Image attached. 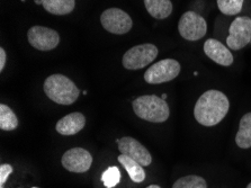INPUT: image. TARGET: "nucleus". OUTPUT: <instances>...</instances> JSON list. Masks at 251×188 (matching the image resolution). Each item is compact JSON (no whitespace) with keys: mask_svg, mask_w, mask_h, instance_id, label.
I'll return each mask as SVG.
<instances>
[{"mask_svg":"<svg viewBox=\"0 0 251 188\" xmlns=\"http://www.w3.org/2000/svg\"><path fill=\"white\" fill-rule=\"evenodd\" d=\"M229 108L230 103L226 95L219 90H208L197 101L194 116L201 125L214 126L226 117Z\"/></svg>","mask_w":251,"mask_h":188,"instance_id":"obj_1","label":"nucleus"},{"mask_svg":"<svg viewBox=\"0 0 251 188\" xmlns=\"http://www.w3.org/2000/svg\"><path fill=\"white\" fill-rule=\"evenodd\" d=\"M44 93L60 105H71L79 97V89L75 82L63 75H52L44 82Z\"/></svg>","mask_w":251,"mask_h":188,"instance_id":"obj_2","label":"nucleus"},{"mask_svg":"<svg viewBox=\"0 0 251 188\" xmlns=\"http://www.w3.org/2000/svg\"><path fill=\"white\" fill-rule=\"evenodd\" d=\"M133 110L140 118L152 123H162L169 118L168 104L155 95H144L133 102Z\"/></svg>","mask_w":251,"mask_h":188,"instance_id":"obj_3","label":"nucleus"},{"mask_svg":"<svg viewBox=\"0 0 251 188\" xmlns=\"http://www.w3.org/2000/svg\"><path fill=\"white\" fill-rule=\"evenodd\" d=\"M158 55V48L153 44L147 43L131 48L125 53L122 60L124 68L128 70H139L146 68Z\"/></svg>","mask_w":251,"mask_h":188,"instance_id":"obj_4","label":"nucleus"},{"mask_svg":"<svg viewBox=\"0 0 251 188\" xmlns=\"http://www.w3.org/2000/svg\"><path fill=\"white\" fill-rule=\"evenodd\" d=\"M180 72V64L174 59H165L148 69L144 74V80L150 85L169 82L178 77Z\"/></svg>","mask_w":251,"mask_h":188,"instance_id":"obj_5","label":"nucleus"},{"mask_svg":"<svg viewBox=\"0 0 251 188\" xmlns=\"http://www.w3.org/2000/svg\"><path fill=\"white\" fill-rule=\"evenodd\" d=\"M178 30L181 37L187 41H199L205 36L207 24L205 19L195 11H187L178 23Z\"/></svg>","mask_w":251,"mask_h":188,"instance_id":"obj_6","label":"nucleus"},{"mask_svg":"<svg viewBox=\"0 0 251 188\" xmlns=\"http://www.w3.org/2000/svg\"><path fill=\"white\" fill-rule=\"evenodd\" d=\"M100 23L107 32L123 35L130 32L133 22L130 15L119 8L106 9L100 16Z\"/></svg>","mask_w":251,"mask_h":188,"instance_id":"obj_7","label":"nucleus"},{"mask_svg":"<svg viewBox=\"0 0 251 188\" xmlns=\"http://www.w3.org/2000/svg\"><path fill=\"white\" fill-rule=\"evenodd\" d=\"M251 41V19L242 16L237 17L232 22L229 29L226 44L229 49L238 51L249 44Z\"/></svg>","mask_w":251,"mask_h":188,"instance_id":"obj_8","label":"nucleus"},{"mask_svg":"<svg viewBox=\"0 0 251 188\" xmlns=\"http://www.w3.org/2000/svg\"><path fill=\"white\" fill-rule=\"evenodd\" d=\"M28 42L34 49L40 51H51L59 45L60 36L56 30L44 27V26H33L27 33Z\"/></svg>","mask_w":251,"mask_h":188,"instance_id":"obj_9","label":"nucleus"},{"mask_svg":"<svg viewBox=\"0 0 251 188\" xmlns=\"http://www.w3.org/2000/svg\"><path fill=\"white\" fill-rule=\"evenodd\" d=\"M61 161H62V166L67 170L81 174L89 170L93 163V157L85 149L75 148L64 153Z\"/></svg>","mask_w":251,"mask_h":188,"instance_id":"obj_10","label":"nucleus"},{"mask_svg":"<svg viewBox=\"0 0 251 188\" xmlns=\"http://www.w3.org/2000/svg\"><path fill=\"white\" fill-rule=\"evenodd\" d=\"M117 145H119V150L122 155L130 157L136 162H139L141 166L147 167L151 164L152 157L150 152L139 141L133 139V137H122L117 141Z\"/></svg>","mask_w":251,"mask_h":188,"instance_id":"obj_11","label":"nucleus"},{"mask_svg":"<svg viewBox=\"0 0 251 188\" xmlns=\"http://www.w3.org/2000/svg\"><path fill=\"white\" fill-rule=\"evenodd\" d=\"M204 52L211 60L220 66L229 67L233 63V56L230 50L214 38H208L207 41H205Z\"/></svg>","mask_w":251,"mask_h":188,"instance_id":"obj_12","label":"nucleus"},{"mask_svg":"<svg viewBox=\"0 0 251 188\" xmlns=\"http://www.w3.org/2000/svg\"><path fill=\"white\" fill-rule=\"evenodd\" d=\"M86 117L81 113H71L56 123V131L62 135H75L85 128Z\"/></svg>","mask_w":251,"mask_h":188,"instance_id":"obj_13","label":"nucleus"},{"mask_svg":"<svg viewBox=\"0 0 251 188\" xmlns=\"http://www.w3.org/2000/svg\"><path fill=\"white\" fill-rule=\"evenodd\" d=\"M146 8L152 17L165 19L173 13V3L170 0H144Z\"/></svg>","mask_w":251,"mask_h":188,"instance_id":"obj_14","label":"nucleus"},{"mask_svg":"<svg viewBox=\"0 0 251 188\" xmlns=\"http://www.w3.org/2000/svg\"><path fill=\"white\" fill-rule=\"evenodd\" d=\"M120 163L125 168V170L127 171L130 178L134 183H142L146 179V172H144L143 166H141L139 162H136L135 160H133L130 157L121 155L119 157Z\"/></svg>","mask_w":251,"mask_h":188,"instance_id":"obj_15","label":"nucleus"},{"mask_svg":"<svg viewBox=\"0 0 251 188\" xmlns=\"http://www.w3.org/2000/svg\"><path fill=\"white\" fill-rule=\"evenodd\" d=\"M235 142L241 149L251 148V113H247L241 118Z\"/></svg>","mask_w":251,"mask_h":188,"instance_id":"obj_16","label":"nucleus"},{"mask_svg":"<svg viewBox=\"0 0 251 188\" xmlns=\"http://www.w3.org/2000/svg\"><path fill=\"white\" fill-rule=\"evenodd\" d=\"M44 9L52 15H67L75 9V0H43Z\"/></svg>","mask_w":251,"mask_h":188,"instance_id":"obj_17","label":"nucleus"},{"mask_svg":"<svg viewBox=\"0 0 251 188\" xmlns=\"http://www.w3.org/2000/svg\"><path fill=\"white\" fill-rule=\"evenodd\" d=\"M18 126L16 115L5 104L0 105V129L2 131H13Z\"/></svg>","mask_w":251,"mask_h":188,"instance_id":"obj_18","label":"nucleus"},{"mask_svg":"<svg viewBox=\"0 0 251 188\" xmlns=\"http://www.w3.org/2000/svg\"><path fill=\"white\" fill-rule=\"evenodd\" d=\"M173 188H207L206 182L200 176L191 175L179 178L174 184Z\"/></svg>","mask_w":251,"mask_h":188,"instance_id":"obj_19","label":"nucleus"},{"mask_svg":"<svg viewBox=\"0 0 251 188\" xmlns=\"http://www.w3.org/2000/svg\"><path fill=\"white\" fill-rule=\"evenodd\" d=\"M243 0H218L219 9L227 16H233L241 11Z\"/></svg>","mask_w":251,"mask_h":188,"instance_id":"obj_20","label":"nucleus"},{"mask_svg":"<svg viewBox=\"0 0 251 188\" xmlns=\"http://www.w3.org/2000/svg\"><path fill=\"white\" fill-rule=\"evenodd\" d=\"M101 180L106 188L115 187L121 180V172L117 167H109L107 170L104 171L101 176Z\"/></svg>","mask_w":251,"mask_h":188,"instance_id":"obj_21","label":"nucleus"},{"mask_svg":"<svg viewBox=\"0 0 251 188\" xmlns=\"http://www.w3.org/2000/svg\"><path fill=\"white\" fill-rule=\"evenodd\" d=\"M11 172H13V167L10 164H1L0 167V188H3V185Z\"/></svg>","mask_w":251,"mask_h":188,"instance_id":"obj_22","label":"nucleus"},{"mask_svg":"<svg viewBox=\"0 0 251 188\" xmlns=\"http://www.w3.org/2000/svg\"><path fill=\"white\" fill-rule=\"evenodd\" d=\"M6 61H7V54H6L5 50L1 48L0 49V71H2L3 69H5Z\"/></svg>","mask_w":251,"mask_h":188,"instance_id":"obj_23","label":"nucleus"},{"mask_svg":"<svg viewBox=\"0 0 251 188\" xmlns=\"http://www.w3.org/2000/svg\"><path fill=\"white\" fill-rule=\"evenodd\" d=\"M34 2H35L36 5H42V2H43V0H34Z\"/></svg>","mask_w":251,"mask_h":188,"instance_id":"obj_24","label":"nucleus"},{"mask_svg":"<svg viewBox=\"0 0 251 188\" xmlns=\"http://www.w3.org/2000/svg\"><path fill=\"white\" fill-rule=\"evenodd\" d=\"M147 188H161V187L158 186V185H150L149 187H147Z\"/></svg>","mask_w":251,"mask_h":188,"instance_id":"obj_25","label":"nucleus"},{"mask_svg":"<svg viewBox=\"0 0 251 188\" xmlns=\"http://www.w3.org/2000/svg\"><path fill=\"white\" fill-rule=\"evenodd\" d=\"M161 98L163 99V101H166V98H167V95H166V94H163V95L161 96Z\"/></svg>","mask_w":251,"mask_h":188,"instance_id":"obj_26","label":"nucleus"},{"mask_svg":"<svg viewBox=\"0 0 251 188\" xmlns=\"http://www.w3.org/2000/svg\"><path fill=\"white\" fill-rule=\"evenodd\" d=\"M247 188H251V183L249 184V185H248V186H247Z\"/></svg>","mask_w":251,"mask_h":188,"instance_id":"obj_27","label":"nucleus"},{"mask_svg":"<svg viewBox=\"0 0 251 188\" xmlns=\"http://www.w3.org/2000/svg\"><path fill=\"white\" fill-rule=\"evenodd\" d=\"M33 188H36V187H33Z\"/></svg>","mask_w":251,"mask_h":188,"instance_id":"obj_28","label":"nucleus"}]
</instances>
